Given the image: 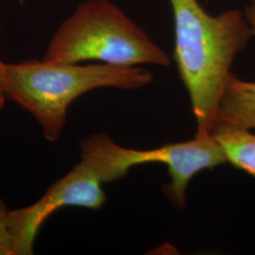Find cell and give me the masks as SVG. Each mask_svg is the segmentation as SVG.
<instances>
[{"mask_svg": "<svg viewBox=\"0 0 255 255\" xmlns=\"http://www.w3.org/2000/svg\"><path fill=\"white\" fill-rule=\"evenodd\" d=\"M44 61H100L119 66L170 64L165 51L109 0L82 2L53 34Z\"/></svg>", "mask_w": 255, "mask_h": 255, "instance_id": "3957f363", "label": "cell"}, {"mask_svg": "<svg viewBox=\"0 0 255 255\" xmlns=\"http://www.w3.org/2000/svg\"><path fill=\"white\" fill-rule=\"evenodd\" d=\"M173 14L174 61L187 90L196 135L211 134L219 100L237 55L253 35L236 9L212 15L198 0H169Z\"/></svg>", "mask_w": 255, "mask_h": 255, "instance_id": "6da1fadb", "label": "cell"}, {"mask_svg": "<svg viewBox=\"0 0 255 255\" xmlns=\"http://www.w3.org/2000/svg\"><path fill=\"white\" fill-rule=\"evenodd\" d=\"M211 134L223 147L228 163L255 177V133L214 122Z\"/></svg>", "mask_w": 255, "mask_h": 255, "instance_id": "52a82bcc", "label": "cell"}, {"mask_svg": "<svg viewBox=\"0 0 255 255\" xmlns=\"http://www.w3.org/2000/svg\"><path fill=\"white\" fill-rule=\"evenodd\" d=\"M5 99H6V97H0V110L3 107V105L5 103Z\"/></svg>", "mask_w": 255, "mask_h": 255, "instance_id": "8fae6325", "label": "cell"}, {"mask_svg": "<svg viewBox=\"0 0 255 255\" xmlns=\"http://www.w3.org/2000/svg\"><path fill=\"white\" fill-rule=\"evenodd\" d=\"M244 14L250 27L252 28L253 35L255 37V0H251L250 4L247 6Z\"/></svg>", "mask_w": 255, "mask_h": 255, "instance_id": "9c48e42d", "label": "cell"}, {"mask_svg": "<svg viewBox=\"0 0 255 255\" xmlns=\"http://www.w3.org/2000/svg\"><path fill=\"white\" fill-rule=\"evenodd\" d=\"M214 122L255 130V82L242 81L232 74L219 100Z\"/></svg>", "mask_w": 255, "mask_h": 255, "instance_id": "8992f818", "label": "cell"}, {"mask_svg": "<svg viewBox=\"0 0 255 255\" xmlns=\"http://www.w3.org/2000/svg\"><path fill=\"white\" fill-rule=\"evenodd\" d=\"M9 211L0 198V255H15V247L9 224Z\"/></svg>", "mask_w": 255, "mask_h": 255, "instance_id": "ba28073f", "label": "cell"}, {"mask_svg": "<svg viewBox=\"0 0 255 255\" xmlns=\"http://www.w3.org/2000/svg\"><path fill=\"white\" fill-rule=\"evenodd\" d=\"M206 1H214V0H206Z\"/></svg>", "mask_w": 255, "mask_h": 255, "instance_id": "7c38bea8", "label": "cell"}, {"mask_svg": "<svg viewBox=\"0 0 255 255\" xmlns=\"http://www.w3.org/2000/svg\"><path fill=\"white\" fill-rule=\"evenodd\" d=\"M7 75L5 96L31 114L49 142L60 138L69 105L83 94L101 87L135 90L153 82L151 73L142 66L44 60L7 64Z\"/></svg>", "mask_w": 255, "mask_h": 255, "instance_id": "7a4b0ae2", "label": "cell"}, {"mask_svg": "<svg viewBox=\"0 0 255 255\" xmlns=\"http://www.w3.org/2000/svg\"><path fill=\"white\" fill-rule=\"evenodd\" d=\"M8 84L7 64H4L0 60V97H6V89Z\"/></svg>", "mask_w": 255, "mask_h": 255, "instance_id": "30bf717a", "label": "cell"}, {"mask_svg": "<svg viewBox=\"0 0 255 255\" xmlns=\"http://www.w3.org/2000/svg\"><path fill=\"white\" fill-rule=\"evenodd\" d=\"M106 153L114 181L124 178L136 165L164 164L170 182L163 185V190L176 209L185 206L187 185L197 174L228 163L223 147L212 134L145 150L127 148L110 140Z\"/></svg>", "mask_w": 255, "mask_h": 255, "instance_id": "277c9868", "label": "cell"}, {"mask_svg": "<svg viewBox=\"0 0 255 255\" xmlns=\"http://www.w3.org/2000/svg\"><path fill=\"white\" fill-rule=\"evenodd\" d=\"M103 182L94 165L85 158L70 172L50 185L40 200L24 208L9 211V224L15 255H31L37 235L56 211L64 207L98 210L106 203Z\"/></svg>", "mask_w": 255, "mask_h": 255, "instance_id": "5b68a950", "label": "cell"}]
</instances>
